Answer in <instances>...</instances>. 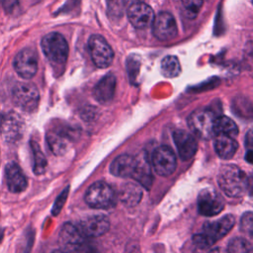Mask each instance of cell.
<instances>
[{"instance_id":"cell-27","label":"cell","mask_w":253,"mask_h":253,"mask_svg":"<svg viewBox=\"0 0 253 253\" xmlns=\"http://www.w3.org/2000/svg\"><path fill=\"white\" fill-rule=\"evenodd\" d=\"M179 2L181 3L187 17L190 19H194L199 14V11L203 6L204 0H179Z\"/></svg>"},{"instance_id":"cell-2","label":"cell","mask_w":253,"mask_h":253,"mask_svg":"<svg viewBox=\"0 0 253 253\" xmlns=\"http://www.w3.org/2000/svg\"><path fill=\"white\" fill-rule=\"evenodd\" d=\"M42 51L53 67H61L68 56V44L64 37L59 33H49L42 40Z\"/></svg>"},{"instance_id":"cell-6","label":"cell","mask_w":253,"mask_h":253,"mask_svg":"<svg viewBox=\"0 0 253 253\" xmlns=\"http://www.w3.org/2000/svg\"><path fill=\"white\" fill-rule=\"evenodd\" d=\"M89 51L93 62L99 68H107L111 65L114 52L107 41L100 35H93L88 42Z\"/></svg>"},{"instance_id":"cell-25","label":"cell","mask_w":253,"mask_h":253,"mask_svg":"<svg viewBox=\"0 0 253 253\" xmlns=\"http://www.w3.org/2000/svg\"><path fill=\"white\" fill-rule=\"evenodd\" d=\"M31 147H32V151H33V158H34V173L36 175H41L43 174L46 166H47V161L46 158L44 156V154L42 153L40 145L38 144L37 141L32 140L31 141Z\"/></svg>"},{"instance_id":"cell-33","label":"cell","mask_w":253,"mask_h":253,"mask_svg":"<svg viewBox=\"0 0 253 253\" xmlns=\"http://www.w3.org/2000/svg\"><path fill=\"white\" fill-rule=\"evenodd\" d=\"M66 196H67V190H65L61 196H59L56 200V202L54 203V207H53V210H52V213L55 215L59 212V211L61 210L64 202H65V199H66Z\"/></svg>"},{"instance_id":"cell-9","label":"cell","mask_w":253,"mask_h":253,"mask_svg":"<svg viewBox=\"0 0 253 253\" xmlns=\"http://www.w3.org/2000/svg\"><path fill=\"white\" fill-rule=\"evenodd\" d=\"M24 123L22 118L14 112L3 116L0 123V130L3 138L8 143H14L22 136Z\"/></svg>"},{"instance_id":"cell-21","label":"cell","mask_w":253,"mask_h":253,"mask_svg":"<svg viewBox=\"0 0 253 253\" xmlns=\"http://www.w3.org/2000/svg\"><path fill=\"white\" fill-rule=\"evenodd\" d=\"M142 198V191L139 185L136 183H126L125 184L120 192L121 201L128 206L133 207L137 205Z\"/></svg>"},{"instance_id":"cell-31","label":"cell","mask_w":253,"mask_h":253,"mask_svg":"<svg viewBox=\"0 0 253 253\" xmlns=\"http://www.w3.org/2000/svg\"><path fill=\"white\" fill-rule=\"evenodd\" d=\"M193 241H194V243H195L196 246H198L199 248H202V249H206V248L211 247V245L214 244V243H213L207 235H205L203 232L194 235Z\"/></svg>"},{"instance_id":"cell-3","label":"cell","mask_w":253,"mask_h":253,"mask_svg":"<svg viewBox=\"0 0 253 253\" xmlns=\"http://www.w3.org/2000/svg\"><path fill=\"white\" fill-rule=\"evenodd\" d=\"M12 101L20 109L33 112L40 102L39 90L32 83L17 82L12 88Z\"/></svg>"},{"instance_id":"cell-29","label":"cell","mask_w":253,"mask_h":253,"mask_svg":"<svg viewBox=\"0 0 253 253\" xmlns=\"http://www.w3.org/2000/svg\"><path fill=\"white\" fill-rule=\"evenodd\" d=\"M109 15L113 18H119L123 15L126 8L125 0H106Z\"/></svg>"},{"instance_id":"cell-26","label":"cell","mask_w":253,"mask_h":253,"mask_svg":"<svg viewBox=\"0 0 253 253\" xmlns=\"http://www.w3.org/2000/svg\"><path fill=\"white\" fill-rule=\"evenodd\" d=\"M161 73L168 78H173L181 73V65L178 58L174 55H168L161 61Z\"/></svg>"},{"instance_id":"cell-1","label":"cell","mask_w":253,"mask_h":253,"mask_svg":"<svg viewBox=\"0 0 253 253\" xmlns=\"http://www.w3.org/2000/svg\"><path fill=\"white\" fill-rule=\"evenodd\" d=\"M217 182L221 191L231 198L243 196L248 188L246 174L235 165H223L219 169Z\"/></svg>"},{"instance_id":"cell-17","label":"cell","mask_w":253,"mask_h":253,"mask_svg":"<svg viewBox=\"0 0 253 253\" xmlns=\"http://www.w3.org/2000/svg\"><path fill=\"white\" fill-rule=\"evenodd\" d=\"M5 179L8 189L12 193H20L27 188V178L20 166L15 162H10L6 165Z\"/></svg>"},{"instance_id":"cell-23","label":"cell","mask_w":253,"mask_h":253,"mask_svg":"<svg viewBox=\"0 0 253 253\" xmlns=\"http://www.w3.org/2000/svg\"><path fill=\"white\" fill-rule=\"evenodd\" d=\"M132 178L139 182L143 187L149 189L151 186L152 175L149 168V164L145 158H136V165L132 175Z\"/></svg>"},{"instance_id":"cell-18","label":"cell","mask_w":253,"mask_h":253,"mask_svg":"<svg viewBox=\"0 0 253 253\" xmlns=\"http://www.w3.org/2000/svg\"><path fill=\"white\" fill-rule=\"evenodd\" d=\"M117 80L114 74L105 75L94 87V97L100 103H108L114 97Z\"/></svg>"},{"instance_id":"cell-32","label":"cell","mask_w":253,"mask_h":253,"mask_svg":"<svg viewBox=\"0 0 253 253\" xmlns=\"http://www.w3.org/2000/svg\"><path fill=\"white\" fill-rule=\"evenodd\" d=\"M2 8L8 14H15L20 6L19 0H0Z\"/></svg>"},{"instance_id":"cell-20","label":"cell","mask_w":253,"mask_h":253,"mask_svg":"<svg viewBox=\"0 0 253 253\" xmlns=\"http://www.w3.org/2000/svg\"><path fill=\"white\" fill-rule=\"evenodd\" d=\"M237 147L238 144L232 136L221 133L215 134L214 149L219 157L224 159L231 158L235 154Z\"/></svg>"},{"instance_id":"cell-8","label":"cell","mask_w":253,"mask_h":253,"mask_svg":"<svg viewBox=\"0 0 253 253\" xmlns=\"http://www.w3.org/2000/svg\"><path fill=\"white\" fill-rule=\"evenodd\" d=\"M151 162L155 172L161 176L172 174L176 168V156L169 146L157 147L151 157Z\"/></svg>"},{"instance_id":"cell-14","label":"cell","mask_w":253,"mask_h":253,"mask_svg":"<svg viewBox=\"0 0 253 253\" xmlns=\"http://www.w3.org/2000/svg\"><path fill=\"white\" fill-rule=\"evenodd\" d=\"M110 221L106 215H91L79 222L77 226L82 234L87 237H97L106 233L109 229Z\"/></svg>"},{"instance_id":"cell-35","label":"cell","mask_w":253,"mask_h":253,"mask_svg":"<svg viewBox=\"0 0 253 253\" xmlns=\"http://www.w3.org/2000/svg\"><path fill=\"white\" fill-rule=\"evenodd\" d=\"M126 1V5H131V4H134V3H139V2H142L143 0H125Z\"/></svg>"},{"instance_id":"cell-22","label":"cell","mask_w":253,"mask_h":253,"mask_svg":"<svg viewBox=\"0 0 253 253\" xmlns=\"http://www.w3.org/2000/svg\"><path fill=\"white\" fill-rule=\"evenodd\" d=\"M46 141L49 149L55 155H61L67 147V135L62 131L51 129L46 133Z\"/></svg>"},{"instance_id":"cell-19","label":"cell","mask_w":253,"mask_h":253,"mask_svg":"<svg viewBox=\"0 0 253 253\" xmlns=\"http://www.w3.org/2000/svg\"><path fill=\"white\" fill-rule=\"evenodd\" d=\"M136 165V158L123 154L118 156L111 164L110 171L113 175L121 178H132Z\"/></svg>"},{"instance_id":"cell-34","label":"cell","mask_w":253,"mask_h":253,"mask_svg":"<svg viewBox=\"0 0 253 253\" xmlns=\"http://www.w3.org/2000/svg\"><path fill=\"white\" fill-rule=\"evenodd\" d=\"M245 142H246V145L248 147V150L251 149V145H252V134H251V131H249L247 133V137L245 139Z\"/></svg>"},{"instance_id":"cell-11","label":"cell","mask_w":253,"mask_h":253,"mask_svg":"<svg viewBox=\"0 0 253 253\" xmlns=\"http://www.w3.org/2000/svg\"><path fill=\"white\" fill-rule=\"evenodd\" d=\"M223 200L213 190H203L198 197V211L206 216H212L223 210Z\"/></svg>"},{"instance_id":"cell-28","label":"cell","mask_w":253,"mask_h":253,"mask_svg":"<svg viewBox=\"0 0 253 253\" xmlns=\"http://www.w3.org/2000/svg\"><path fill=\"white\" fill-rule=\"evenodd\" d=\"M227 250L230 252H251L252 248L245 238L235 237L228 242Z\"/></svg>"},{"instance_id":"cell-5","label":"cell","mask_w":253,"mask_h":253,"mask_svg":"<svg viewBox=\"0 0 253 253\" xmlns=\"http://www.w3.org/2000/svg\"><path fill=\"white\" fill-rule=\"evenodd\" d=\"M215 115L210 110H196L189 119L188 124L193 132L202 139H210L214 132V121Z\"/></svg>"},{"instance_id":"cell-7","label":"cell","mask_w":253,"mask_h":253,"mask_svg":"<svg viewBox=\"0 0 253 253\" xmlns=\"http://www.w3.org/2000/svg\"><path fill=\"white\" fill-rule=\"evenodd\" d=\"M13 65L18 75L22 78L30 79L34 77L38 71L37 52L30 47L23 48L15 56Z\"/></svg>"},{"instance_id":"cell-24","label":"cell","mask_w":253,"mask_h":253,"mask_svg":"<svg viewBox=\"0 0 253 253\" xmlns=\"http://www.w3.org/2000/svg\"><path fill=\"white\" fill-rule=\"evenodd\" d=\"M214 132L215 134L221 133L234 137L238 133V127L236 124L225 116L217 117L214 121Z\"/></svg>"},{"instance_id":"cell-12","label":"cell","mask_w":253,"mask_h":253,"mask_svg":"<svg viewBox=\"0 0 253 253\" xmlns=\"http://www.w3.org/2000/svg\"><path fill=\"white\" fill-rule=\"evenodd\" d=\"M126 15L130 24L137 29H145L151 26L154 20L152 8L143 2L129 5Z\"/></svg>"},{"instance_id":"cell-15","label":"cell","mask_w":253,"mask_h":253,"mask_svg":"<svg viewBox=\"0 0 253 253\" xmlns=\"http://www.w3.org/2000/svg\"><path fill=\"white\" fill-rule=\"evenodd\" d=\"M173 139L178 153L183 160H189L196 154L198 143L190 132L184 129H176L173 132Z\"/></svg>"},{"instance_id":"cell-13","label":"cell","mask_w":253,"mask_h":253,"mask_svg":"<svg viewBox=\"0 0 253 253\" xmlns=\"http://www.w3.org/2000/svg\"><path fill=\"white\" fill-rule=\"evenodd\" d=\"M84 237L77 226L67 222L59 232V244L63 250L76 251L84 246Z\"/></svg>"},{"instance_id":"cell-16","label":"cell","mask_w":253,"mask_h":253,"mask_svg":"<svg viewBox=\"0 0 253 253\" xmlns=\"http://www.w3.org/2000/svg\"><path fill=\"white\" fill-rule=\"evenodd\" d=\"M235 219L232 215H225L215 221H208L204 224L203 233L207 235L213 243L227 234L233 227Z\"/></svg>"},{"instance_id":"cell-4","label":"cell","mask_w":253,"mask_h":253,"mask_svg":"<svg viewBox=\"0 0 253 253\" xmlns=\"http://www.w3.org/2000/svg\"><path fill=\"white\" fill-rule=\"evenodd\" d=\"M116 193L114 189L105 182L92 184L86 192V203L95 209H108L116 203Z\"/></svg>"},{"instance_id":"cell-10","label":"cell","mask_w":253,"mask_h":253,"mask_svg":"<svg viewBox=\"0 0 253 253\" xmlns=\"http://www.w3.org/2000/svg\"><path fill=\"white\" fill-rule=\"evenodd\" d=\"M154 36L160 41H170L177 36V24L174 17L168 12H161L152 22Z\"/></svg>"},{"instance_id":"cell-30","label":"cell","mask_w":253,"mask_h":253,"mask_svg":"<svg viewBox=\"0 0 253 253\" xmlns=\"http://www.w3.org/2000/svg\"><path fill=\"white\" fill-rule=\"evenodd\" d=\"M240 228L243 232L247 233L249 236H252V230H253V219H252V213L251 211L245 212L240 220Z\"/></svg>"}]
</instances>
